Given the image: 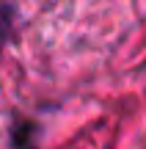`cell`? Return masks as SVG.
<instances>
[{
	"label": "cell",
	"instance_id": "1",
	"mask_svg": "<svg viewBox=\"0 0 146 149\" xmlns=\"http://www.w3.org/2000/svg\"><path fill=\"white\" fill-rule=\"evenodd\" d=\"M11 31H14V8L11 6H0V55H3L6 44L11 39Z\"/></svg>",
	"mask_w": 146,
	"mask_h": 149
}]
</instances>
